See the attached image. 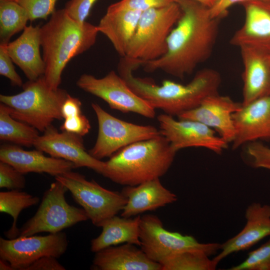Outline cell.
Wrapping results in <instances>:
<instances>
[{
    "label": "cell",
    "instance_id": "cb8c5ba5",
    "mask_svg": "<svg viewBox=\"0 0 270 270\" xmlns=\"http://www.w3.org/2000/svg\"><path fill=\"white\" fill-rule=\"evenodd\" d=\"M142 12L107 8L97 26L99 32L110 42L118 54L126 56L130 44L136 32Z\"/></svg>",
    "mask_w": 270,
    "mask_h": 270
},
{
    "label": "cell",
    "instance_id": "277c9868",
    "mask_svg": "<svg viewBox=\"0 0 270 270\" xmlns=\"http://www.w3.org/2000/svg\"><path fill=\"white\" fill-rule=\"evenodd\" d=\"M176 153L161 134L136 142L122 148L106 162L104 176L126 186L160 178L170 167Z\"/></svg>",
    "mask_w": 270,
    "mask_h": 270
},
{
    "label": "cell",
    "instance_id": "d590c367",
    "mask_svg": "<svg viewBox=\"0 0 270 270\" xmlns=\"http://www.w3.org/2000/svg\"><path fill=\"white\" fill-rule=\"evenodd\" d=\"M7 44H0V74L8 78L13 86H22L24 83L16 71L7 50Z\"/></svg>",
    "mask_w": 270,
    "mask_h": 270
},
{
    "label": "cell",
    "instance_id": "ba28073f",
    "mask_svg": "<svg viewBox=\"0 0 270 270\" xmlns=\"http://www.w3.org/2000/svg\"><path fill=\"white\" fill-rule=\"evenodd\" d=\"M67 191L68 189L57 180L51 184L44 192L36 214L20 228L18 236H30L42 232L58 233L88 220L82 208L68 203L65 198Z\"/></svg>",
    "mask_w": 270,
    "mask_h": 270
},
{
    "label": "cell",
    "instance_id": "7c38bea8",
    "mask_svg": "<svg viewBox=\"0 0 270 270\" xmlns=\"http://www.w3.org/2000/svg\"><path fill=\"white\" fill-rule=\"evenodd\" d=\"M66 234L60 232L46 236L0 238V257L9 262L14 270H26L30 264L45 256L58 258L66 250Z\"/></svg>",
    "mask_w": 270,
    "mask_h": 270
},
{
    "label": "cell",
    "instance_id": "5b68a950",
    "mask_svg": "<svg viewBox=\"0 0 270 270\" xmlns=\"http://www.w3.org/2000/svg\"><path fill=\"white\" fill-rule=\"evenodd\" d=\"M23 91L14 95H0V102L10 108L11 116L44 132L55 120L62 119L61 109L68 94L54 90L46 83L44 76L24 84Z\"/></svg>",
    "mask_w": 270,
    "mask_h": 270
},
{
    "label": "cell",
    "instance_id": "b9f144b4",
    "mask_svg": "<svg viewBox=\"0 0 270 270\" xmlns=\"http://www.w3.org/2000/svg\"><path fill=\"white\" fill-rule=\"evenodd\" d=\"M8 0V1H13V2H18V0Z\"/></svg>",
    "mask_w": 270,
    "mask_h": 270
},
{
    "label": "cell",
    "instance_id": "6da1fadb",
    "mask_svg": "<svg viewBox=\"0 0 270 270\" xmlns=\"http://www.w3.org/2000/svg\"><path fill=\"white\" fill-rule=\"evenodd\" d=\"M174 0L182 14L168 37L166 53L141 66L148 72L161 70L182 80L211 56L222 17H212L208 8L194 0Z\"/></svg>",
    "mask_w": 270,
    "mask_h": 270
},
{
    "label": "cell",
    "instance_id": "603a6c76",
    "mask_svg": "<svg viewBox=\"0 0 270 270\" xmlns=\"http://www.w3.org/2000/svg\"><path fill=\"white\" fill-rule=\"evenodd\" d=\"M136 246L126 243L104 248L95 253L92 266L99 270H162L160 264Z\"/></svg>",
    "mask_w": 270,
    "mask_h": 270
},
{
    "label": "cell",
    "instance_id": "f35d334b",
    "mask_svg": "<svg viewBox=\"0 0 270 270\" xmlns=\"http://www.w3.org/2000/svg\"><path fill=\"white\" fill-rule=\"evenodd\" d=\"M254 0L270 1V0H217L214 5L209 8V12L212 17L223 18L226 14L228 9L233 4Z\"/></svg>",
    "mask_w": 270,
    "mask_h": 270
},
{
    "label": "cell",
    "instance_id": "f1b7e54d",
    "mask_svg": "<svg viewBox=\"0 0 270 270\" xmlns=\"http://www.w3.org/2000/svg\"><path fill=\"white\" fill-rule=\"evenodd\" d=\"M61 112L64 122L60 127L62 132L81 136L86 134L91 126L89 120L82 112V102L77 98L68 94L63 103Z\"/></svg>",
    "mask_w": 270,
    "mask_h": 270
},
{
    "label": "cell",
    "instance_id": "4fadbf2b",
    "mask_svg": "<svg viewBox=\"0 0 270 270\" xmlns=\"http://www.w3.org/2000/svg\"><path fill=\"white\" fill-rule=\"evenodd\" d=\"M160 134L176 151L188 148L198 147L220 154L228 144L214 130L196 120H176L166 114L157 117Z\"/></svg>",
    "mask_w": 270,
    "mask_h": 270
},
{
    "label": "cell",
    "instance_id": "5bb4252c",
    "mask_svg": "<svg viewBox=\"0 0 270 270\" xmlns=\"http://www.w3.org/2000/svg\"><path fill=\"white\" fill-rule=\"evenodd\" d=\"M82 137L65 132H60L51 125L38 137L34 146L51 156L72 162L76 168L86 167L104 176L106 162L86 151Z\"/></svg>",
    "mask_w": 270,
    "mask_h": 270
},
{
    "label": "cell",
    "instance_id": "3957f363",
    "mask_svg": "<svg viewBox=\"0 0 270 270\" xmlns=\"http://www.w3.org/2000/svg\"><path fill=\"white\" fill-rule=\"evenodd\" d=\"M40 32L45 64L44 77L46 84L56 90L68 63L93 46L99 32L96 26L72 18L64 8L56 10Z\"/></svg>",
    "mask_w": 270,
    "mask_h": 270
},
{
    "label": "cell",
    "instance_id": "8d00e7d4",
    "mask_svg": "<svg viewBox=\"0 0 270 270\" xmlns=\"http://www.w3.org/2000/svg\"><path fill=\"white\" fill-rule=\"evenodd\" d=\"M97 0H70L64 6L68 16L80 23H83L90 14L91 9Z\"/></svg>",
    "mask_w": 270,
    "mask_h": 270
},
{
    "label": "cell",
    "instance_id": "836d02e7",
    "mask_svg": "<svg viewBox=\"0 0 270 270\" xmlns=\"http://www.w3.org/2000/svg\"><path fill=\"white\" fill-rule=\"evenodd\" d=\"M246 153L252 166L270 170V147L258 141L251 142L248 144Z\"/></svg>",
    "mask_w": 270,
    "mask_h": 270
},
{
    "label": "cell",
    "instance_id": "9a60e30c",
    "mask_svg": "<svg viewBox=\"0 0 270 270\" xmlns=\"http://www.w3.org/2000/svg\"><path fill=\"white\" fill-rule=\"evenodd\" d=\"M242 106V102L217 93L208 96L198 107L178 118L201 122L214 130L228 144L232 142L235 136L232 115Z\"/></svg>",
    "mask_w": 270,
    "mask_h": 270
},
{
    "label": "cell",
    "instance_id": "74e56055",
    "mask_svg": "<svg viewBox=\"0 0 270 270\" xmlns=\"http://www.w3.org/2000/svg\"><path fill=\"white\" fill-rule=\"evenodd\" d=\"M57 258L52 256H43L30 264L26 270H65Z\"/></svg>",
    "mask_w": 270,
    "mask_h": 270
},
{
    "label": "cell",
    "instance_id": "4316f807",
    "mask_svg": "<svg viewBox=\"0 0 270 270\" xmlns=\"http://www.w3.org/2000/svg\"><path fill=\"white\" fill-rule=\"evenodd\" d=\"M28 20L26 10L18 2L0 0V44H8L13 36L24 30Z\"/></svg>",
    "mask_w": 270,
    "mask_h": 270
},
{
    "label": "cell",
    "instance_id": "f546056e",
    "mask_svg": "<svg viewBox=\"0 0 270 270\" xmlns=\"http://www.w3.org/2000/svg\"><path fill=\"white\" fill-rule=\"evenodd\" d=\"M210 257L202 251L182 252L162 264V270H214L218 264Z\"/></svg>",
    "mask_w": 270,
    "mask_h": 270
},
{
    "label": "cell",
    "instance_id": "484cf974",
    "mask_svg": "<svg viewBox=\"0 0 270 270\" xmlns=\"http://www.w3.org/2000/svg\"><path fill=\"white\" fill-rule=\"evenodd\" d=\"M10 108L0 104V140L30 147L40 136L39 131L32 126L13 118Z\"/></svg>",
    "mask_w": 270,
    "mask_h": 270
},
{
    "label": "cell",
    "instance_id": "44dd1931",
    "mask_svg": "<svg viewBox=\"0 0 270 270\" xmlns=\"http://www.w3.org/2000/svg\"><path fill=\"white\" fill-rule=\"evenodd\" d=\"M40 30L39 26H26L18 38L6 46L13 62L29 80H37L45 72V64L40 52Z\"/></svg>",
    "mask_w": 270,
    "mask_h": 270
},
{
    "label": "cell",
    "instance_id": "1f68e13d",
    "mask_svg": "<svg viewBox=\"0 0 270 270\" xmlns=\"http://www.w3.org/2000/svg\"><path fill=\"white\" fill-rule=\"evenodd\" d=\"M58 0H18V2L26 10L29 19H46L55 10Z\"/></svg>",
    "mask_w": 270,
    "mask_h": 270
},
{
    "label": "cell",
    "instance_id": "8992f818",
    "mask_svg": "<svg viewBox=\"0 0 270 270\" xmlns=\"http://www.w3.org/2000/svg\"><path fill=\"white\" fill-rule=\"evenodd\" d=\"M182 14L180 6L174 0L142 12L125 57L142 64L163 56L167 51L168 37Z\"/></svg>",
    "mask_w": 270,
    "mask_h": 270
},
{
    "label": "cell",
    "instance_id": "52a82bcc",
    "mask_svg": "<svg viewBox=\"0 0 270 270\" xmlns=\"http://www.w3.org/2000/svg\"><path fill=\"white\" fill-rule=\"evenodd\" d=\"M140 248L154 262L160 264L176 254L189 250H199L209 256L220 250V244L200 243L192 236L183 235L164 228L156 216H140Z\"/></svg>",
    "mask_w": 270,
    "mask_h": 270
},
{
    "label": "cell",
    "instance_id": "7bdbcfd3",
    "mask_svg": "<svg viewBox=\"0 0 270 270\" xmlns=\"http://www.w3.org/2000/svg\"><path fill=\"white\" fill-rule=\"evenodd\" d=\"M269 52V54H270V52Z\"/></svg>",
    "mask_w": 270,
    "mask_h": 270
},
{
    "label": "cell",
    "instance_id": "e575fe53",
    "mask_svg": "<svg viewBox=\"0 0 270 270\" xmlns=\"http://www.w3.org/2000/svg\"><path fill=\"white\" fill-rule=\"evenodd\" d=\"M174 0H120L108 8L112 10H132L143 12L167 6Z\"/></svg>",
    "mask_w": 270,
    "mask_h": 270
},
{
    "label": "cell",
    "instance_id": "8fae6325",
    "mask_svg": "<svg viewBox=\"0 0 270 270\" xmlns=\"http://www.w3.org/2000/svg\"><path fill=\"white\" fill-rule=\"evenodd\" d=\"M76 84L84 91L104 100L112 109L122 112L136 113L149 118L156 116L155 109L135 94L114 70L102 78L82 74Z\"/></svg>",
    "mask_w": 270,
    "mask_h": 270
},
{
    "label": "cell",
    "instance_id": "d6a6232c",
    "mask_svg": "<svg viewBox=\"0 0 270 270\" xmlns=\"http://www.w3.org/2000/svg\"><path fill=\"white\" fill-rule=\"evenodd\" d=\"M24 174L10 164L0 162V188L9 190H20L26 184Z\"/></svg>",
    "mask_w": 270,
    "mask_h": 270
},
{
    "label": "cell",
    "instance_id": "83f0119b",
    "mask_svg": "<svg viewBox=\"0 0 270 270\" xmlns=\"http://www.w3.org/2000/svg\"><path fill=\"white\" fill-rule=\"evenodd\" d=\"M40 198L20 190H10L0 192V212L12 216L13 222L10 228L5 232L9 239L19 236L20 229L16 226L17 220L21 212L36 205Z\"/></svg>",
    "mask_w": 270,
    "mask_h": 270
},
{
    "label": "cell",
    "instance_id": "ac0fdd59",
    "mask_svg": "<svg viewBox=\"0 0 270 270\" xmlns=\"http://www.w3.org/2000/svg\"><path fill=\"white\" fill-rule=\"evenodd\" d=\"M242 4L245 10L244 21L232 36L230 44L239 48L248 46L270 52V1Z\"/></svg>",
    "mask_w": 270,
    "mask_h": 270
},
{
    "label": "cell",
    "instance_id": "d6986e66",
    "mask_svg": "<svg viewBox=\"0 0 270 270\" xmlns=\"http://www.w3.org/2000/svg\"><path fill=\"white\" fill-rule=\"evenodd\" d=\"M36 150H26L16 145L4 144L0 148V161L6 162L23 174L46 173L54 177L76 168L72 162L46 156Z\"/></svg>",
    "mask_w": 270,
    "mask_h": 270
},
{
    "label": "cell",
    "instance_id": "60d3db41",
    "mask_svg": "<svg viewBox=\"0 0 270 270\" xmlns=\"http://www.w3.org/2000/svg\"><path fill=\"white\" fill-rule=\"evenodd\" d=\"M0 270H14L10 264L6 260L1 259L0 260Z\"/></svg>",
    "mask_w": 270,
    "mask_h": 270
},
{
    "label": "cell",
    "instance_id": "ab89813d",
    "mask_svg": "<svg viewBox=\"0 0 270 270\" xmlns=\"http://www.w3.org/2000/svg\"><path fill=\"white\" fill-rule=\"evenodd\" d=\"M202 5L208 8H212L216 4L217 0H194Z\"/></svg>",
    "mask_w": 270,
    "mask_h": 270
},
{
    "label": "cell",
    "instance_id": "2e32d148",
    "mask_svg": "<svg viewBox=\"0 0 270 270\" xmlns=\"http://www.w3.org/2000/svg\"><path fill=\"white\" fill-rule=\"evenodd\" d=\"M246 223L238 234L220 244V252L212 259L218 265L230 254L248 249L270 236V204L252 202L245 211Z\"/></svg>",
    "mask_w": 270,
    "mask_h": 270
},
{
    "label": "cell",
    "instance_id": "7a4b0ae2",
    "mask_svg": "<svg viewBox=\"0 0 270 270\" xmlns=\"http://www.w3.org/2000/svg\"><path fill=\"white\" fill-rule=\"evenodd\" d=\"M138 67L135 60L122 58L118 74L135 94L153 108L172 116L178 117L198 107L206 98L218 93L221 84L220 73L206 68L198 71L186 84L166 80L158 85L150 78L134 76L133 71Z\"/></svg>",
    "mask_w": 270,
    "mask_h": 270
},
{
    "label": "cell",
    "instance_id": "7402d4cb",
    "mask_svg": "<svg viewBox=\"0 0 270 270\" xmlns=\"http://www.w3.org/2000/svg\"><path fill=\"white\" fill-rule=\"evenodd\" d=\"M127 199L121 216L130 218L146 211L154 210L177 200V196L166 188L160 178L135 186H126L122 192Z\"/></svg>",
    "mask_w": 270,
    "mask_h": 270
},
{
    "label": "cell",
    "instance_id": "e0dca14e",
    "mask_svg": "<svg viewBox=\"0 0 270 270\" xmlns=\"http://www.w3.org/2000/svg\"><path fill=\"white\" fill-rule=\"evenodd\" d=\"M235 136L232 148L270 139V95L242 106L232 115Z\"/></svg>",
    "mask_w": 270,
    "mask_h": 270
},
{
    "label": "cell",
    "instance_id": "d4e9b609",
    "mask_svg": "<svg viewBox=\"0 0 270 270\" xmlns=\"http://www.w3.org/2000/svg\"><path fill=\"white\" fill-rule=\"evenodd\" d=\"M140 216L134 218L114 216L106 220L102 231L90 241V250L96 252L106 248L122 244L140 246Z\"/></svg>",
    "mask_w": 270,
    "mask_h": 270
},
{
    "label": "cell",
    "instance_id": "ffe728a7",
    "mask_svg": "<svg viewBox=\"0 0 270 270\" xmlns=\"http://www.w3.org/2000/svg\"><path fill=\"white\" fill-rule=\"evenodd\" d=\"M244 66L242 105L270 95V54L248 46L240 48Z\"/></svg>",
    "mask_w": 270,
    "mask_h": 270
},
{
    "label": "cell",
    "instance_id": "9c48e42d",
    "mask_svg": "<svg viewBox=\"0 0 270 270\" xmlns=\"http://www.w3.org/2000/svg\"><path fill=\"white\" fill-rule=\"evenodd\" d=\"M69 190L82 207L92 224L101 227L103 223L122 212L127 199L124 194L105 188L94 180L72 170L55 177Z\"/></svg>",
    "mask_w": 270,
    "mask_h": 270
},
{
    "label": "cell",
    "instance_id": "4dcf8cb0",
    "mask_svg": "<svg viewBox=\"0 0 270 270\" xmlns=\"http://www.w3.org/2000/svg\"><path fill=\"white\" fill-rule=\"evenodd\" d=\"M230 270H270V236L268 241L248 253L242 262Z\"/></svg>",
    "mask_w": 270,
    "mask_h": 270
},
{
    "label": "cell",
    "instance_id": "30bf717a",
    "mask_svg": "<svg viewBox=\"0 0 270 270\" xmlns=\"http://www.w3.org/2000/svg\"><path fill=\"white\" fill-rule=\"evenodd\" d=\"M91 106L97 118L98 134L95 144L88 152L98 160L110 157L134 142L160 135L155 126L126 122L112 116L96 103Z\"/></svg>",
    "mask_w": 270,
    "mask_h": 270
}]
</instances>
